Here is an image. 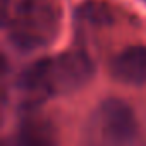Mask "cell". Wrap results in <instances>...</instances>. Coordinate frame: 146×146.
Masks as SVG:
<instances>
[{
	"label": "cell",
	"mask_w": 146,
	"mask_h": 146,
	"mask_svg": "<svg viewBox=\"0 0 146 146\" xmlns=\"http://www.w3.org/2000/svg\"><path fill=\"white\" fill-rule=\"evenodd\" d=\"M4 146H55V129L41 115H26Z\"/></svg>",
	"instance_id": "obj_4"
},
{
	"label": "cell",
	"mask_w": 146,
	"mask_h": 146,
	"mask_svg": "<svg viewBox=\"0 0 146 146\" xmlns=\"http://www.w3.org/2000/svg\"><path fill=\"white\" fill-rule=\"evenodd\" d=\"M112 76L125 84L146 83V46L136 45L122 50L110 64Z\"/></svg>",
	"instance_id": "obj_5"
},
{
	"label": "cell",
	"mask_w": 146,
	"mask_h": 146,
	"mask_svg": "<svg viewBox=\"0 0 146 146\" xmlns=\"http://www.w3.org/2000/svg\"><path fill=\"white\" fill-rule=\"evenodd\" d=\"M137 136V120L132 108L119 98L100 102L86 117L81 146H132Z\"/></svg>",
	"instance_id": "obj_2"
},
{
	"label": "cell",
	"mask_w": 146,
	"mask_h": 146,
	"mask_svg": "<svg viewBox=\"0 0 146 146\" xmlns=\"http://www.w3.org/2000/svg\"><path fill=\"white\" fill-rule=\"evenodd\" d=\"M60 12L52 0H21L9 19V40L23 50L31 52L52 43L58 33Z\"/></svg>",
	"instance_id": "obj_3"
},
{
	"label": "cell",
	"mask_w": 146,
	"mask_h": 146,
	"mask_svg": "<svg viewBox=\"0 0 146 146\" xmlns=\"http://www.w3.org/2000/svg\"><path fill=\"white\" fill-rule=\"evenodd\" d=\"M79 16L84 21H90L93 24H103V23H110L112 16H110V9L103 4L98 2H88L84 5H81L79 9Z\"/></svg>",
	"instance_id": "obj_6"
},
{
	"label": "cell",
	"mask_w": 146,
	"mask_h": 146,
	"mask_svg": "<svg viewBox=\"0 0 146 146\" xmlns=\"http://www.w3.org/2000/svg\"><path fill=\"white\" fill-rule=\"evenodd\" d=\"M93 76V62L81 52H64L26 67L17 79V88L28 100L40 102L50 95H65L83 88Z\"/></svg>",
	"instance_id": "obj_1"
}]
</instances>
